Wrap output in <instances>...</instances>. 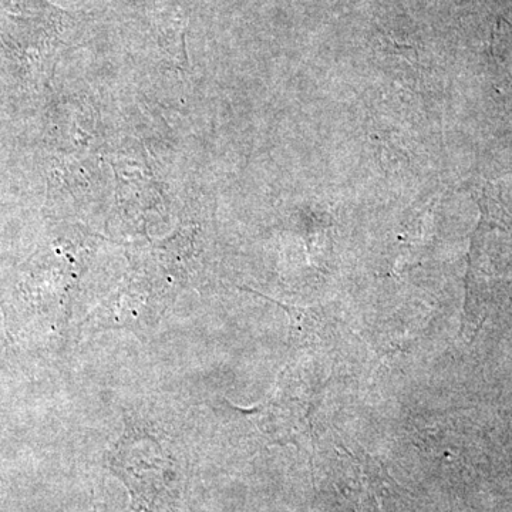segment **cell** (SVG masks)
<instances>
[{
  "label": "cell",
  "mask_w": 512,
  "mask_h": 512,
  "mask_svg": "<svg viewBox=\"0 0 512 512\" xmlns=\"http://www.w3.org/2000/svg\"><path fill=\"white\" fill-rule=\"evenodd\" d=\"M291 316L292 335L296 346L319 345L322 340L328 339L330 323L328 316L313 309H296L292 311L286 306Z\"/></svg>",
  "instance_id": "1"
}]
</instances>
